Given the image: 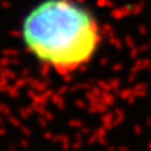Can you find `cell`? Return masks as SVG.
Instances as JSON below:
<instances>
[{"label": "cell", "instance_id": "obj_1", "mask_svg": "<svg viewBox=\"0 0 151 151\" xmlns=\"http://www.w3.org/2000/svg\"><path fill=\"white\" fill-rule=\"evenodd\" d=\"M22 37L28 50L60 75L90 65L103 35L97 18L73 0H44L24 21Z\"/></svg>", "mask_w": 151, "mask_h": 151}]
</instances>
